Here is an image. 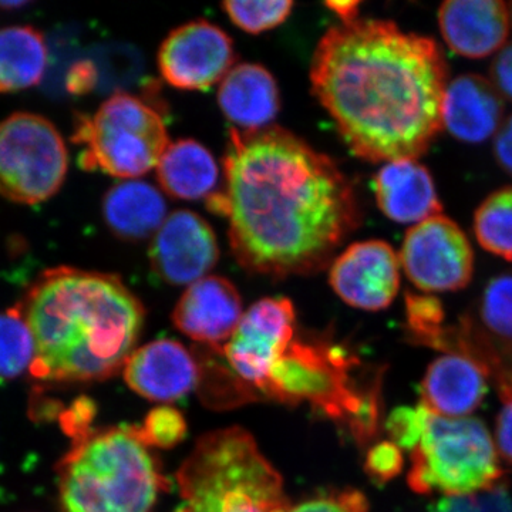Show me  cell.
<instances>
[{"label":"cell","instance_id":"obj_1","mask_svg":"<svg viewBox=\"0 0 512 512\" xmlns=\"http://www.w3.org/2000/svg\"><path fill=\"white\" fill-rule=\"evenodd\" d=\"M222 165L224 187L208 207L227 218L232 254L252 274L320 271L359 225L349 178L284 128H232Z\"/></svg>","mask_w":512,"mask_h":512},{"label":"cell","instance_id":"obj_2","mask_svg":"<svg viewBox=\"0 0 512 512\" xmlns=\"http://www.w3.org/2000/svg\"><path fill=\"white\" fill-rule=\"evenodd\" d=\"M311 83L352 153L370 163L417 158L439 136L446 57L389 20L333 26L313 55Z\"/></svg>","mask_w":512,"mask_h":512},{"label":"cell","instance_id":"obj_3","mask_svg":"<svg viewBox=\"0 0 512 512\" xmlns=\"http://www.w3.org/2000/svg\"><path fill=\"white\" fill-rule=\"evenodd\" d=\"M18 306L36 345L29 375L45 383L101 382L116 375L146 318L119 276L73 266L47 269Z\"/></svg>","mask_w":512,"mask_h":512},{"label":"cell","instance_id":"obj_4","mask_svg":"<svg viewBox=\"0 0 512 512\" xmlns=\"http://www.w3.org/2000/svg\"><path fill=\"white\" fill-rule=\"evenodd\" d=\"M62 512H151L168 488L137 426L92 430L57 466Z\"/></svg>","mask_w":512,"mask_h":512},{"label":"cell","instance_id":"obj_5","mask_svg":"<svg viewBox=\"0 0 512 512\" xmlns=\"http://www.w3.org/2000/svg\"><path fill=\"white\" fill-rule=\"evenodd\" d=\"M177 483L181 504L174 512H281L289 504L281 474L239 427L202 436Z\"/></svg>","mask_w":512,"mask_h":512},{"label":"cell","instance_id":"obj_6","mask_svg":"<svg viewBox=\"0 0 512 512\" xmlns=\"http://www.w3.org/2000/svg\"><path fill=\"white\" fill-rule=\"evenodd\" d=\"M357 366L359 360L342 346L293 339L272 367L265 397L292 406L311 403L366 446L380 431L382 376L357 386L352 377Z\"/></svg>","mask_w":512,"mask_h":512},{"label":"cell","instance_id":"obj_7","mask_svg":"<svg viewBox=\"0 0 512 512\" xmlns=\"http://www.w3.org/2000/svg\"><path fill=\"white\" fill-rule=\"evenodd\" d=\"M72 140L83 147V170L123 180H137L156 168L170 144L160 114L127 93L113 94L93 114H77Z\"/></svg>","mask_w":512,"mask_h":512},{"label":"cell","instance_id":"obj_8","mask_svg":"<svg viewBox=\"0 0 512 512\" xmlns=\"http://www.w3.org/2000/svg\"><path fill=\"white\" fill-rule=\"evenodd\" d=\"M503 476L495 441L483 421L430 414L423 440L412 453L407 484L417 494L467 497L493 490Z\"/></svg>","mask_w":512,"mask_h":512},{"label":"cell","instance_id":"obj_9","mask_svg":"<svg viewBox=\"0 0 512 512\" xmlns=\"http://www.w3.org/2000/svg\"><path fill=\"white\" fill-rule=\"evenodd\" d=\"M67 171L69 153L52 121L26 111L0 121V197L42 204L60 191Z\"/></svg>","mask_w":512,"mask_h":512},{"label":"cell","instance_id":"obj_10","mask_svg":"<svg viewBox=\"0 0 512 512\" xmlns=\"http://www.w3.org/2000/svg\"><path fill=\"white\" fill-rule=\"evenodd\" d=\"M295 322L289 299H261L242 316L231 339L212 348L241 403L265 397L272 367L295 336Z\"/></svg>","mask_w":512,"mask_h":512},{"label":"cell","instance_id":"obj_11","mask_svg":"<svg viewBox=\"0 0 512 512\" xmlns=\"http://www.w3.org/2000/svg\"><path fill=\"white\" fill-rule=\"evenodd\" d=\"M407 279L420 291L456 292L474 275V251L460 225L444 215L413 225L400 251Z\"/></svg>","mask_w":512,"mask_h":512},{"label":"cell","instance_id":"obj_12","mask_svg":"<svg viewBox=\"0 0 512 512\" xmlns=\"http://www.w3.org/2000/svg\"><path fill=\"white\" fill-rule=\"evenodd\" d=\"M234 62L231 37L208 20L173 30L158 52L161 76L180 90H205L222 82Z\"/></svg>","mask_w":512,"mask_h":512},{"label":"cell","instance_id":"obj_13","mask_svg":"<svg viewBox=\"0 0 512 512\" xmlns=\"http://www.w3.org/2000/svg\"><path fill=\"white\" fill-rule=\"evenodd\" d=\"M400 258L379 239L356 242L333 261L329 281L340 299L363 311L389 308L400 289Z\"/></svg>","mask_w":512,"mask_h":512},{"label":"cell","instance_id":"obj_14","mask_svg":"<svg viewBox=\"0 0 512 512\" xmlns=\"http://www.w3.org/2000/svg\"><path fill=\"white\" fill-rule=\"evenodd\" d=\"M220 259L214 229L188 210L165 218L151 241V268L167 284L192 285L208 276Z\"/></svg>","mask_w":512,"mask_h":512},{"label":"cell","instance_id":"obj_15","mask_svg":"<svg viewBox=\"0 0 512 512\" xmlns=\"http://www.w3.org/2000/svg\"><path fill=\"white\" fill-rule=\"evenodd\" d=\"M241 296L222 276H205L188 286L175 305L173 322L188 338L221 348L242 319Z\"/></svg>","mask_w":512,"mask_h":512},{"label":"cell","instance_id":"obj_16","mask_svg":"<svg viewBox=\"0 0 512 512\" xmlns=\"http://www.w3.org/2000/svg\"><path fill=\"white\" fill-rule=\"evenodd\" d=\"M198 379L197 359L177 340H154L134 350L124 365L128 387L154 402L181 399L197 386Z\"/></svg>","mask_w":512,"mask_h":512},{"label":"cell","instance_id":"obj_17","mask_svg":"<svg viewBox=\"0 0 512 512\" xmlns=\"http://www.w3.org/2000/svg\"><path fill=\"white\" fill-rule=\"evenodd\" d=\"M439 28L458 56L485 59L507 45L511 16L500 0H450L440 6Z\"/></svg>","mask_w":512,"mask_h":512},{"label":"cell","instance_id":"obj_18","mask_svg":"<svg viewBox=\"0 0 512 512\" xmlns=\"http://www.w3.org/2000/svg\"><path fill=\"white\" fill-rule=\"evenodd\" d=\"M504 110L503 96L490 80L478 74H463L447 84L441 124L463 143H483L500 130Z\"/></svg>","mask_w":512,"mask_h":512},{"label":"cell","instance_id":"obj_19","mask_svg":"<svg viewBox=\"0 0 512 512\" xmlns=\"http://www.w3.org/2000/svg\"><path fill=\"white\" fill-rule=\"evenodd\" d=\"M375 195L383 214L399 224H420L443 211L433 175L414 158L384 164L375 177Z\"/></svg>","mask_w":512,"mask_h":512},{"label":"cell","instance_id":"obj_20","mask_svg":"<svg viewBox=\"0 0 512 512\" xmlns=\"http://www.w3.org/2000/svg\"><path fill=\"white\" fill-rule=\"evenodd\" d=\"M487 375L474 360L457 353L437 357L421 380V404L434 416L464 419L487 394Z\"/></svg>","mask_w":512,"mask_h":512},{"label":"cell","instance_id":"obj_21","mask_svg":"<svg viewBox=\"0 0 512 512\" xmlns=\"http://www.w3.org/2000/svg\"><path fill=\"white\" fill-rule=\"evenodd\" d=\"M218 104L231 123L252 131L269 127L275 120L281 97L274 76L264 66L242 63L222 79Z\"/></svg>","mask_w":512,"mask_h":512},{"label":"cell","instance_id":"obj_22","mask_svg":"<svg viewBox=\"0 0 512 512\" xmlns=\"http://www.w3.org/2000/svg\"><path fill=\"white\" fill-rule=\"evenodd\" d=\"M103 218L116 237L124 241L153 238L167 218L161 191L146 181L124 180L103 198Z\"/></svg>","mask_w":512,"mask_h":512},{"label":"cell","instance_id":"obj_23","mask_svg":"<svg viewBox=\"0 0 512 512\" xmlns=\"http://www.w3.org/2000/svg\"><path fill=\"white\" fill-rule=\"evenodd\" d=\"M156 170L163 191L178 200L211 197L220 181V167L210 150L191 138L168 144Z\"/></svg>","mask_w":512,"mask_h":512},{"label":"cell","instance_id":"obj_24","mask_svg":"<svg viewBox=\"0 0 512 512\" xmlns=\"http://www.w3.org/2000/svg\"><path fill=\"white\" fill-rule=\"evenodd\" d=\"M47 56L40 30L32 26L0 29V94L22 92L42 82Z\"/></svg>","mask_w":512,"mask_h":512},{"label":"cell","instance_id":"obj_25","mask_svg":"<svg viewBox=\"0 0 512 512\" xmlns=\"http://www.w3.org/2000/svg\"><path fill=\"white\" fill-rule=\"evenodd\" d=\"M473 231L481 248L512 262V185L491 192L478 205Z\"/></svg>","mask_w":512,"mask_h":512},{"label":"cell","instance_id":"obj_26","mask_svg":"<svg viewBox=\"0 0 512 512\" xmlns=\"http://www.w3.org/2000/svg\"><path fill=\"white\" fill-rule=\"evenodd\" d=\"M35 357V339L19 306L0 312V380L30 373Z\"/></svg>","mask_w":512,"mask_h":512},{"label":"cell","instance_id":"obj_27","mask_svg":"<svg viewBox=\"0 0 512 512\" xmlns=\"http://www.w3.org/2000/svg\"><path fill=\"white\" fill-rule=\"evenodd\" d=\"M404 312L410 342L436 349L446 330V311L440 299L429 293L407 292L404 298Z\"/></svg>","mask_w":512,"mask_h":512},{"label":"cell","instance_id":"obj_28","mask_svg":"<svg viewBox=\"0 0 512 512\" xmlns=\"http://www.w3.org/2000/svg\"><path fill=\"white\" fill-rule=\"evenodd\" d=\"M480 320L491 338L512 346V274L495 276L485 286Z\"/></svg>","mask_w":512,"mask_h":512},{"label":"cell","instance_id":"obj_29","mask_svg":"<svg viewBox=\"0 0 512 512\" xmlns=\"http://www.w3.org/2000/svg\"><path fill=\"white\" fill-rule=\"evenodd\" d=\"M222 9L239 29L259 35L282 25L291 15L293 2H225Z\"/></svg>","mask_w":512,"mask_h":512},{"label":"cell","instance_id":"obj_30","mask_svg":"<svg viewBox=\"0 0 512 512\" xmlns=\"http://www.w3.org/2000/svg\"><path fill=\"white\" fill-rule=\"evenodd\" d=\"M137 433L147 446L171 448L183 441L187 423L174 407L161 406L147 414L143 426H137Z\"/></svg>","mask_w":512,"mask_h":512},{"label":"cell","instance_id":"obj_31","mask_svg":"<svg viewBox=\"0 0 512 512\" xmlns=\"http://www.w3.org/2000/svg\"><path fill=\"white\" fill-rule=\"evenodd\" d=\"M430 414L421 403L416 407H396L387 416L384 427L400 450L414 451L423 440Z\"/></svg>","mask_w":512,"mask_h":512},{"label":"cell","instance_id":"obj_32","mask_svg":"<svg viewBox=\"0 0 512 512\" xmlns=\"http://www.w3.org/2000/svg\"><path fill=\"white\" fill-rule=\"evenodd\" d=\"M431 512H512V501L504 488L467 497H444L431 507Z\"/></svg>","mask_w":512,"mask_h":512},{"label":"cell","instance_id":"obj_33","mask_svg":"<svg viewBox=\"0 0 512 512\" xmlns=\"http://www.w3.org/2000/svg\"><path fill=\"white\" fill-rule=\"evenodd\" d=\"M281 512H369V503L360 491H333L296 505L288 504Z\"/></svg>","mask_w":512,"mask_h":512},{"label":"cell","instance_id":"obj_34","mask_svg":"<svg viewBox=\"0 0 512 512\" xmlns=\"http://www.w3.org/2000/svg\"><path fill=\"white\" fill-rule=\"evenodd\" d=\"M402 450L392 441H380L367 451L365 471L377 484H386L403 470Z\"/></svg>","mask_w":512,"mask_h":512},{"label":"cell","instance_id":"obj_35","mask_svg":"<svg viewBox=\"0 0 512 512\" xmlns=\"http://www.w3.org/2000/svg\"><path fill=\"white\" fill-rule=\"evenodd\" d=\"M96 416V404L89 397H80L62 414L64 433L69 434L73 441L82 439L93 430L92 423Z\"/></svg>","mask_w":512,"mask_h":512},{"label":"cell","instance_id":"obj_36","mask_svg":"<svg viewBox=\"0 0 512 512\" xmlns=\"http://www.w3.org/2000/svg\"><path fill=\"white\" fill-rule=\"evenodd\" d=\"M490 77V82L503 99L512 101V42L505 45L495 56Z\"/></svg>","mask_w":512,"mask_h":512},{"label":"cell","instance_id":"obj_37","mask_svg":"<svg viewBox=\"0 0 512 512\" xmlns=\"http://www.w3.org/2000/svg\"><path fill=\"white\" fill-rule=\"evenodd\" d=\"M495 447L501 457L512 466V397L503 400V407L495 423Z\"/></svg>","mask_w":512,"mask_h":512},{"label":"cell","instance_id":"obj_38","mask_svg":"<svg viewBox=\"0 0 512 512\" xmlns=\"http://www.w3.org/2000/svg\"><path fill=\"white\" fill-rule=\"evenodd\" d=\"M494 137L495 160L512 177V116L503 121Z\"/></svg>","mask_w":512,"mask_h":512},{"label":"cell","instance_id":"obj_39","mask_svg":"<svg viewBox=\"0 0 512 512\" xmlns=\"http://www.w3.org/2000/svg\"><path fill=\"white\" fill-rule=\"evenodd\" d=\"M67 80H69L67 87L70 92L77 94L89 92L94 82V70L90 64L79 63L73 67Z\"/></svg>","mask_w":512,"mask_h":512},{"label":"cell","instance_id":"obj_40","mask_svg":"<svg viewBox=\"0 0 512 512\" xmlns=\"http://www.w3.org/2000/svg\"><path fill=\"white\" fill-rule=\"evenodd\" d=\"M326 6L339 16L342 23H352L359 19L360 2H328Z\"/></svg>","mask_w":512,"mask_h":512},{"label":"cell","instance_id":"obj_41","mask_svg":"<svg viewBox=\"0 0 512 512\" xmlns=\"http://www.w3.org/2000/svg\"><path fill=\"white\" fill-rule=\"evenodd\" d=\"M25 5V2H0V9L22 8Z\"/></svg>","mask_w":512,"mask_h":512},{"label":"cell","instance_id":"obj_42","mask_svg":"<svg viewBox=\"0 0 512 512\" xmlns=\"http://www.w3.org/2000/svg\"><path fill=\"white\" fill-rule=\"evenodd\" d=\"M508 6H510V16H511V22H512V3H510V5H508Z\"/></svg>","mask_w":512,"mask_h":512}]
</instances>
